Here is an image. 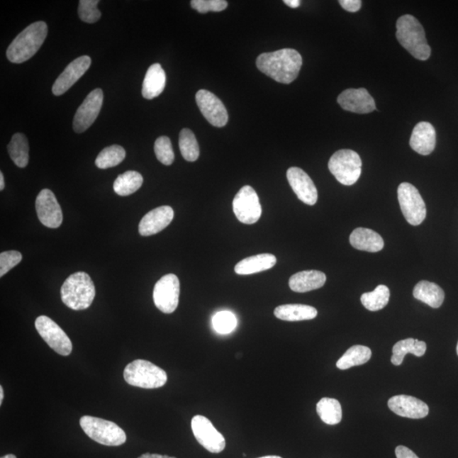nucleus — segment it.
I'll return each mask as SVG.
<instances>
[{
	"mask_svg": "<svg viewBox=\"0 0 458 458\" xmlns=\"http://www.w3.org/2000/svg\"><path fill=\"white\" fill-rule=\"evenodd\" d=\"M302 66L299 52L284 49L263 53L258 56L257 67L262 73L276 82L289 84L296 79Z\"/></svg>",
	"mask_w": 458,
	"mask_h": 458,
	"instance_id": "obj_1",
	"label": "nucleus"
},
{
	"mask_svg": "<svg viewBox=\"0 0 458 458\" xmlns=\"http://www.w3.org/2000/svg\"><path fill=\"white\" fill-rule=\"evenodd\" d=\"M47 34L48 27L45 21H37L29 25L8 47V60L15 64L27 62L40 49L46 40Z\"/></svg>",
	"mask_w": 458,
	"mask_h": 458,
	"instance_id": "obj_2",
	"label": "nucleus"
},
{
	"mask_svg": "<svg viewBox=\"0 0 458 458\" xmlns=\"http://www.w3.org/2000/svg\"><path fill=\"white\" fill-rule=\"evenodd\" d=\"M396 38L400 45L414 58L426 60L430 57L431 49L428 45L425 29L414 16H401L396 23Z\"/></svg>",
	"mask_w": 458,
	"mask_h": 458,
	"instance_id": "obj_3",
	"label": "nucleus"
},
{
	"mask_svg": "<svg viewBox=\"0 0 458 458\" xmlns=\"http://www.w3.org/2000/svg\"><path fill=\"white\" fill-rule=\"evenodd\" d=\"M60 295L63 303L74 311L85 310L92 305L95 287L91 278L84 272H77L65 281Z\"/></svg>",
	"mask_w": 458,
	"mask_h": 458,
	"instance_id": "obj_4",
	"label": "nucleus"
},
{
	"mask_svg": "<svg viewBox=\"0 0 458 458\" xmlns=\"http://www.w3.org/2000/svg\"><path fill=\"white\" fill-rule=\"evenodd\" d=\"M124 379L132 386L143 389L161 388L167 382V374L161 367L149 361L138 359L124 369Z\"/></svg>",
	"mask_w": 458,
	"mask_h": 458,
	"instance_id": "obj_5",
	"label": "nucleus"
},
{
	"mask_svg": "<svg viewBox=\"0 0 458 458\" xmlns=\"http://www.w3.org/2000/svg\"><path fill=\"white\" fill-rule=\"evenodd\" d=\"M80 426L90 439L107 447H119L126 442L127 435L116 423L92 416L80 418Z\"/></svg>",
	"mask_w": 458,
	"mask_h": 458,
	"instance_id": "obj_6",
	"label": "nucleus"
},
{
	"mask_svg": "<svg viewBox=\"0 0 458 458\" xmlns=\"http://www.w3.org/2000/svg\"><path fill=\"white\" fill-rule=\"evenodd\" d=\"M362 165L361 157L355 151L340 150L332 155L328 169L341 184L352 186L360 178Z\"/></svg>",
	"mask_w": 458,
	"mask_h": 458,
	"instance_id": "obj_7",
	"label": "nucleus"
},
{
	"mask_svg": "<svg viewBox=\"0 0 458 458\" xmlns=\"http://www.w3.org/2000/svg\"><path fill=\"white\" fill-rule=\"evenodd\" d=\"M401 210L407 222L413 226H418L425 221L427 209L418 189L409 183H403L397 189Z\"/></svg>",
	"mask_w": 458,
	"mask_h": 458,
	"instance_id": "obj_8",
	"label": "nucleus"
},
{
	"mask_svg": "<svg viewBox=\"0 0 458 458\" xmlns=\"http://www.w3.org/2000/svg\"><path fill=\"white\" fill-rule=\"evenodd\" d=\"M180 295V283L175 274L163 276L155 285L154 303L163 313H174L178 308Z\"/></svg>",
	"mask_w": 458,
	"mask_h": 458,
	"instance_id": "obj_9",
	"label": "nucleus"
},
{
	"mask_svg": "<svg viewBox=\"0 0 458 458\" xmlns=\"http://www.w3.org/2000/svg\"><path fill=\"white\" fill-rule=\"evenodd\" d=\"M36 330L43 340L60 355L67 357L72 352V343L57 323L46 316H40L35 321Z\"/></svg>",
	"mask_w": 458,
	"mask_h": 458,
	"instance_id": "obj_10",
	"label": "nucleus"
},
{
	"mask_svg": "<svg viewBox=\"0 0 458 458\" xmlns=\"http://www.w3.org/2000/svg\"><path fill=\"white\" fill-rule=\"evenodd\" d=\"M233 210L242 223L253 224L258 222L262 215V206L252 187L246 185L240 189L233 199Z\"/></svg>",
	"mask_w": 458,
	"mask_h": 458,
	"instance_id": "obj_11",
	"label": "nucleus"
},
{
	"mask_svg": "<svg viewBox=\"0 0 458 458\" xmlns=\"http://www.w3.org/2000/svg\"><path fill=\"white\" fill-rule=\"evenodd\" d=\"M191 428L194 437L207 451L217 454L225 449V438L216 429L208 418L196 415L192 418Z\"/></svg>",
	"mask_w": 458,
	"mask_h": 458,
	"instance_id": "obj_12",
	"label": "nucleus"
},
{
	"mask_svg": "<svg viewBox=\"0 0 458 458\" xmlns=\"http://www.w3.org/2000/svg\"><path fill=\"white\" fill-rule=\"evenodd\" d=\"M103 99L104 94L101 89L93 90L86 97L73 119V129L77 133H84L92 126L101 112Z\"/></svg>",
	"mask_w": 458,
	"mask_h": 458,
	"instance_id": "obj_13",
	"label": "nucleus"
},
{
	"mask_svg": "<svg viewBox=\"0 0 458 458\" xmlns=\"http://www.w3.org/2000/svg\"><path fill=\"white\" fill-rule=\"evenodd\" d=\"M199 109L214 127L223 128L228 121L226 107L218 96L206 89L199 90L196 95Z\"/></svg>",
	"mask_w": 458,
	"mask_h": 458,
	"instance_id": "obj_14",
	"label": "nucleus"
},
{
	"mask_svg": "<svg viewBox=\"0 0 458 458\" xmlns=\"http://www.w3.org/2000/svg\"><path fill=\"white\" fill-rule=\"evenodd\" d=\"M38 218L47 228H57L62 225L63 214L62 208L50 189L41 190L36 199Z\"/></svg>",
	"mask_w": 458,
	"mask_h": 458,
	"instance_id": "obj_15",
	"label": "nucleus"
},
{
	"mask_svg": "<svg viewBox=\"0 0 458 458\" xmlns=\"http://www.w3.org/2000/svg\"><path fill=\"white\" fill-rule=\"evenodd\" d=\"M91 66V58L88 55L80 56L68 65L64 72L56 79L52 92L60 96L67 92Z\"/></svg>",
	"mask_w": 458,
	"mask_h": 458,
	"instance_id": "obj_16",
	"label": "nucleus"
},
{
	"mask_svg": "<svg viewBox=\"0 0 458 458\" xmlns=\"http://www.w3.org/2000/svg\"><path fill=\"white\" fill-rule=\"evenodd\" d=\"M287 179L300 201L309 206L316 204L318 197V189L306 172L299 167L289 168Z\"/></svg>",
	"mask_w": 458,
	"mask_h": 458,
	"instance_id": "obj_17",
	"label": "nucleus"
},
{
	"mask_svg": "<svg viewBox=\"0 0 458 458\" xmlns=\"http://www.w3.org/2000/svg\"><path fill=\"white\" fill-rule=\"evenodd\" d=\"M337 101L345 111L367 114L376 110L374 99L366 89H350L339 95Z\"/></svg>",
	"mask_w": 458,
	"mask_h": 458,
	"instance_id": "obj_18",
	"label": "nucleus"
},
{
	"mask_svg": "<svg viewBox=\"0 0 458 458\" xmlns=\"http://www.w3.org/2000/svg\"><path fill=\"white\" fill-rule=\"evenodd\" d=\"M388 407L398 416L420 419L429 414V407L423 401L413 396L400 395L391 397L388 401Z\"/></svg>",
	"mask_w": 458,
	"mask_h": 458,
	"instance_id": "obj_19",
	"label": "nucleus"
},
{
	"mask_svg": "<svg viewBox=\"0 0 458 458\" xmlns=\"http://www.w3.org/2000/svg\"><path fill=\"white\" fill-rule=\"evenodd\" d=\"M174 218V211L172 207L167 206L157 207L142 218L138 225V232L142 236L157 235L169 225Z\"/></svg>",
	"mask_w": 458,
	"mask_h": 458,
	"instance_id": "obj_20",
	"label": "nucleus"
},
{
	"mask_svg": "<svg viewBox=\"0 0 458 458\" xmlns=\"http://www.w3.org/2000/svg\"><path fill=\"white\" fill-rule=\"evenodd\" d=\"M436 144V133L432 124L428 122L419 123L413 128L410 146L422 155L433 152Z\"/></svg>",
	"mask_w": 458,
	"mask_h": 458,
	"instance_id": "obj_21",
	"label": "nucleus"
},
{
	"mask_svg": "<svg viewBox=\"0 0 458 458\" xmlns=\"http://www.w3.org/2000/svg\"><path fill=\"white\" fill-rule=\"evenodd\" d=\"M327 278L323 272L318 270L302 271L289 279V288L293 291L305 293L320 289L325 284Z\"/></svg>",
	"mask_w": 458,
	"mask_h": 458,
	"instance_id": "obj_22",
	"label": "nucleus"
},
{
	"mask_svg": "<svg viewBox=\"0 0 458 458\" xmlns=\"http://www.w3.org/2000/svg\"><path fill=\"white\" fill-rule=\"evenodd\" d=\"M167 76L161 65H151L143 83L142 95L146 99H153L162 94L166 87Z\"/></svg>",
	"mask_w": 458,
	"mask_h": 458,
	"instance_id": "obj_23",
	"label": "nucleus"
},
{
	"mask_svg": "<svg viewBox=\"0 0 458 458\" xmlns=\"http://www.w3.org/2000/svg\"><path fill=\"white\" fill-rule=\"evenodd\" d=\"M350 243L354 248L367 252H378L384 245L383 238L372 229L357 228L350 235Z\"/></svg>",
	"mask_w": 458,
	"mask_h": 458,
	"instance_id": "obj_24",
	"label": "nucleus"
},
{
	"mask_svg": "<svg viewBox=\"0 0 458 458\" xmlns=\"http://www.w3.org/2000/svg\"><path fill=\"white\" fill-rule=\"evenodd\" d=\"M274 315L280 320L298 322L312 320L318 316V310L313 306L302 304H287L278 306Z\"/></svg>",
	"mask_w": 458,
	"mask_h": 458,
	"instance_id": "obj_25",
	"label": "nucleus"
},
{
	"mask_svg": "<svg viewBox=\"0 0 458 458\" xmlns=\"http://www.w3.org/2000/svg\"><path fill=\"white\" fill-rule=\"evenodd\" d=\"M277 263V258L272 254H259L245 258L235 267V271L239 275H250L261 273L274 267Z\"/></svg>",
	"mask_w": 458,
	"mask_h": 458,
	"instance_id": "obj_26",
	"label": "nucleus"
},
{
	"mask_svg": "<svg viewBox=\"0 0 458 458\" xmlns=\"http://www.w3.org/2000/svg\"><path fill=\"white\" fill-rule=\"evenodd\" d=\"M415 299L420 301L432 308H439L443 304L445 293L439 285L423 280L413 289Z\"/></svg>",
	"mask_w": 458,
	"mask_h": 458,
	"instance_id": "obj_27",
	"label": "nucleus"
},
{
	"mask_svg": "<svg viewBox=\"0 0 458 458\" xmlns=\"http://www.w3.org/2000/svg\"><path fill=\"white\" fill-rule=\"evenodd\" d=\"M427 345L425 341L413 338L400 340L393 347L391 362L395 366L403 364L404 357L407 354L411 353L416 357H422L426 352Z\"/></svg>",
	"mask_w": 458,
	"mask_h": 458,
	"instance_id": "obj_28",
	"label": "nucleus"
},
{
	"mask_svg": "<svg viewBox=\"0 0 458 458\" xmlns=\"http://www.w3.org/2000/svg\"><path fill=\"white\" fill-rule=\"evenodd\" d=\"M8 152L17 167H27L29 162V145L27 137L23 133H15L8 145Z\"/></svg>",
	"mask_w": 458,
	"mask_h": 458,
	"instance_id": "obj_29",
	"label": "nucleus"
},
{
	"mask_svg": "<svg viewBox=\"0 0 458 458\" xmlns=\"http://www.w3.org/2000/svg\"><path fill=\"white\" fill-rule=\"evenodd\" d=\"M371 349L364 345H354L341 357L336 366L340 370H347L352 367L365 364L371 359Z\"/></svg>",
	"mask_w": 458,
	"mask_h": 458,
	"instance_id": "obj_30",
	"label": "nucleus"
},
{
	"mask_svg": "<svg viewBox=\"0 0 458 458\" xmlns=\"http://www.w3.org/2000/svg\"><path fill=\"white\" fill-rule=\"evenodd\" d=\"M143 182H144V179L140 172L128 171L119 175L118 179L115 180L114 191L120 196H130L141 188Z\"/></svg>",
	"mask_w": 458,
	"mask_h": 458,
	"instance_id": "obj_31",
	"label": "nucleus"
},
{
	"mask_svg": "<svg viewBox=\"0 0 458 458\" xmlns=\"http://www.w3.org/2000/svg\"><path fill=\"white\" fill-rule=\"evenodd\" d=\"M391 292L386 285L380 284L374 291L362 294V304L371 312H377L386 308L390 300Z\"/></svg>",
	"mask_w": 458,
	"mask_h": 458,
	"instance_id": "obj_32",
	"label": "nucleus"
},
{
	"mask_svg": "<svg viewBox=\"0 0 458 458\" xmlns=\"http://www.w3.org/2000/svg\"><path fill=\"white\" fill-rule=\"evenodd\" d=\"M317 412L322 421L328 425H335L342 419V408L339 401L323 398L317 404Z\"/></svg>",
	"mask_w": 458,
	"mask_h": 458,
	"instance_id": "obj_33",
	"label": "nucleus"
},
{
	"mask_svg": "<svg viewBox=\"0 0 458 458\" xmlns=\"http://www.w3.org/2000/svg\"><path fill=\"white\" fill-rule=\"evenodd\" d=\"M126 157V151L120 145H111L106 147L99 154L95 160V165L101 169L114 167Z\"/></svg>",
	"mask_w": 458,
	"mask_h": 458,
	"instance_id": "obj_34",
	"label": "nucleus"
},
{
	"mask_svg": "<svg viewBox=\"0 0 458 458\" xmlns=\"http://www.w3.org/2000/svg\"><path fill=\"white\" fill-rule=\"evenodd\" d=\"M179 149L187 162H196L200 157V147L196 135L189 128L182 129L179 133Z\"/></svg>",
	"mask_w": 458,
	"mask_h": 458,
	"instance_id": "obj_35",
	"label": "nucleus"
},
{
	"mask_svg": "<svg viewBox=\"0 0 458 458\" xmlns=\"http://www.w3.org/2000/svg\"><path fill=\"white\" fill-rule=\"evenodd\" d=\"M154 150L160 162L166 166H170L174 163L175 155L169 138L167 136L158 138L155 140Z\"/></svg>",
	"mask_w": 458,
	"mask_h": 458,
	"instance_id": "obj_36",
	"label": "nucleus"
},
{
	"mask_svg": "<svg viewBox=\"0 0 458 458\" xmlns=\"http://www.w3.org/2000/svg\"><path fill=\"white\" fill-rule=\"evenodd\" d=\"M214 330L219 334L227 335L235 330L237 319L235 314L223 311L215 315L213 318Z\"/></svg>",
	"mask_w": 458,
	"mask_h": 458,
	"instance_id": "obj_37",
	"label": "nucleus"
},
{
	"mask_svg": "<svg viewBox=\"0 0 458 458\" xmlns=\"http://www.w3.org/2000/svg\"><path fill=\"white\" fill-rule=\"evenodd\" d=\"M98 0H80L79 6V18L86 23H95L101 19V13L97 8Z\"/></svg>",
	"mask_w": 458,
	"mask_h": 458,
	"instance_id": "obj_38",
	"label": "nucleus"
},
{
	"mask_svg": "<svg viewBox=\"0 0 458 458\" xmlns=\"http://www.w3.org/2000/svg\"><path fill=\"white\" fill-rule=\"evenodd\" d=\"M191 6L201 14L209 11L220 12L225 10L228 2L225 0H192Z\"/></svg>",
	"mask_w": 458,
	"mask_h": 458,
	"instance_id": "obj_39",
	"label": "nucleus"
},
{
	"mask_svg": "<svg viewBox=\"0 0 458 458\" xmlns=\"http://www.w3.org/2000/svg\"><path fill=\"white\" fill-rule=\"evenodd\" d=\"M23 260V255L16 250H9L0 254V277L6 275L13 267L18 265Z\"/></svg>",
	"mask_w": 458,
	"mask_h": 458,
	"instance_id": "obj_40",
	"label": "nucleus"
},
{
	"mask_svg": "<svg viewBox=\"0 0 458 458\" xmlns=\"http://www.w3.org/2000/svg\"><path fill=\"white\" fill-rule=\"evenodd\" d=\"M341 7L349 12H357L360 10L362 1L360 0H340Z\"/></svg>",
	"mask_w": 458,
	"mask_h": 458,
	"instance_id": "obj_41",
	"label": "nucleus"
},
{
	"mask_svg": "<svg viewBox=\"0 0 458 458\" xmlns=\"http://www.w3.org/2000/svg\"><path fill=\"white\" fill-rule=\"evenodd\" d=\"M396 456L397 458H419L412 450L403 446L396 448Z\"/></svg>",
	"mask_w": 458,
	"mask_h": 458,
	"instance_id": "obj_42",
	"label": "nucleus"
},
{
	"mask_svg": "<svg viewBox=\"0 0 458 458\" xmlns=\"http://www.w3.org/2000/svg\"><path fill=\"white\" fill-rule=\"evenodd\" d=\"M138 458H176L174 457H169L167 455H160V454H150V453H145Z\"/></svg>",
	"mask_w": 458,
	"mask_h": 458,
	"instance_id": "obj_43",
	"label": "nucleus"
},
{
	"mask_svg": "<svg viewBox=\"0 0 458 458\" xmlns=\"http://www.w3.org/2000/svg\"><path fill=\"white\" fill-rule=\"evenodd\" d=\"M284 3L291 8H297L300 6V0H284Z\"/></svg>",
	"mask_w": 458,
	"mask_h": 458,
	"instance_id": "obj_44",
	"label": "nucleus"
},
{
	"mask_svg": "<svg viewBox=\"0 0 458 458\" xmlns=\"http://www.w3.org/2000/svg\"><path fill=\"white\" fill-rule=\"evenodd\" d=\"M4 189V174L3 172H0V190H3Z\"/></svg>",
	"mask_w": 458,
	"mask_h": 458,
	"instance_id": "obj_45",
	"label": "nucleus"
},
{
	"mask_svg": "<svg viewBox=\"0 0 458 458\" xmlns=\"http://www.w3.org/2000/svg\"><path fill=\"white\" fill-rule=\"evenodd\" d=\"M4 389L3 386H0V405H2L4 400Z\"/></svg>",
	"mask_w": 458,
	"mask_h": 458,
	"instance_id": "obj_46",
	"label": "nucleus"
},
{
	"mask_svg": "<svg viewBox=\"0 0 458 458\" xmlns=\"http://www.w3.org/2000/svg\"><path fill=\"white\" fill-rule=\"evenodd\" d=\"M1 458H17V457L15 455H13V454H8V455L2 457Z\"/></svg>",
	"mask_w": 458,
	"mask_h": 458,
	"instance_id": "obj_47",
	"label": "nucleus"
},
{
	"mask_svg": "<svg viewBox=\"0 0 458 458\" xmlns=\"http://www.w3.org/2000/svg\"><path fill=\"white\" fill-rule=\"evenodd\" d=\"M260 458H282V457H279V456H267V457H260Z\"/></svg>",
	"mask_w": 458,
	"mask_h": 458,
	"instance_id": "obj_48",
	"label": "nucleus"
},
{
	"mask_svg": "<svg viewBox=\"0 0 458 458\" xmlns=\"http://www.w3.org/2000/svg\"><path fill=\"white\" fill-rule=\"evenodd\" d=\"M457 356H458V343H457Z\"/></svg>",
	"mask_w": 458,
	"mask_h": 458,
	"instance_id": "obj_49",
	"label": "nucleus"
}]
</instances>
